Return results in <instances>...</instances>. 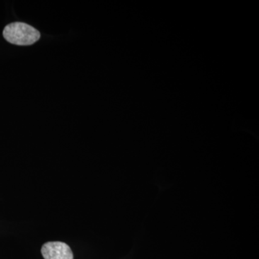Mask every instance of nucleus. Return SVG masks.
Masks as SVG:
<instances>
[{
    "label": "nucleus",
    "mask_w": 259,
    "mask_h": 259,
    "mask_svg": "<svg viewBox=\"0 0 259 259\" xmlns=\"http://www.w3.org/2000/svg\"><path fill=\"white\" fill-rule=\"evenodd\" d=\"M3 36L14 45L30 46L40 39V33L28 24L15 22L5 26Z\"/></svg>",
    "instance_id": "obj_1"
},
{
    "label": "nucleus",
    "mask_w": 259,
    "mask_h": 259,
    "mask_svg": "<svg viewBox=\"0 0 259 259\" xmlns=\"http://www.w3.org/2000/svg\"><path fill=\"white\" fill-rule=\"evenodd\" d=\"M41 253L45 259L74 258L71 248L63 242H48L42 245Z\"/></svg>",
    "instance_id": "obj_2"
}]
</instances>
